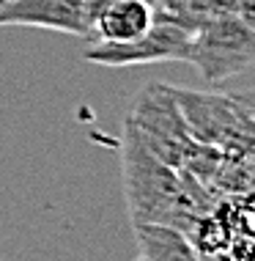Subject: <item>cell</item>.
Wrapping results in <instances>:
<instances>
[{
  "label": "cell",
  "mask_w": 255,
  "mask_h": 261,
  "mask_svg": "<svg viewBox=\"0 0 255 261\" xmlns=\"http://www.w3.org/2000/svg\"><path fill=\"white\" fill-rule=\"evenodd\" d=\"M124 193L126 206L132 212L134 225L154 223V225H170L181 231L195 223V201L189 198V190L176 176V168L162 162L132 121L124 126Z\"/></svg>",
  "instance_id": "obj_1"
},
{
  "label": "cell",
  "mask_w": 255,
  "mask_h": 261,
  "mask_svg": "<svg viewBox=\"0 0 255 261\" xmlns=\"http://www.w3.org/2000/svg\"><path fill=\"white\" fill-rule=\"evenodd\" d=\"M209 83L244 72L252 63V25L242 14H219L192 33L189 58Z\"/></svg>",
  "instance_id": "obj_2"
},
{
  "label": "cell",
  "mask_w": 255,
  "mask_h": 261,
  "mask_svg": "<svg viewBox=\"0 0 255 261\" xmlns=\"http://www.w3.org/2000/svg\"><path fill=\"white\" fill-rule=\"evenodd\" d=\"M129 121L143 138V143L170 168L187 165L197 149V140L189 135L181 108L170 88L148 86L140 94Z\"/></svg>",
  "instance_id": "obj_3"
},
{
  "label": "cell",
  "mask_w": 255,
  "mask_h": 261,
  "mask_svg": "<svg viewBox=\"0 0 255 261\" xmlns=\"http://www.w3.org/2000/svg\"><path fill=\"white\" fill-rule=\"evenodd\" d=\"M192 33L181 25L154 19L143 36L132 41H94L85 47L82 58L99 66H140L159 61H187Z\"/></svg>",
  "instance_id": "obj_4"
},
{
  "label": "cell",
  "mask_w": 255,
  "mask_h": 261,
  "mask_svg": "<svg viewBox=\"0 0 255 261\" xmlns=\"http://www.w3.org/2000/svg\"><path fill=\"white\" fill-rule=\"evenodd\" d=\"M44 28L69 36H91V17L82 0H3L0 28Z\"/></svg>",
  "instance_id": "obj_5"
},
{
  "label": "cell",
  "mask_w": 255,
  "mask_h": 261,
  "mask_svg": "<svg viewBox=\"0 0 255 261\" xmlns=\"http://www.w3.org/2000/svg\"><path fill=\"white\" fill-rule=\"evenodd\" d=\"M154 25V9L146 0H116L91 22L94 41H132Z\"/></svg>",
  "instance_id": "obj_6"
},
{
  "label": "cell",
  "mask_w": 255,
  "mask_h": 261,
  "mask_svg": "<svg viewBox=\"0 0 255 261\" xmlns=\"http://www.w3.org/2000/svg\"><path fill=\"white\" fill-rule=\"evenodd\" d=\"M82 3H85V11H88L91 22H94V17H96V14H99V11H104L110 3H116V0H82Z\"/></svg>",
  "instance_id": "obj_7"
},
{
  "label": "cell",
  "mask_w": 255,
  "mask_h": 261,
  "mask_svg": "<svg viewBox=\"0 0 255 261\" xmlns=\"http://www.w3.org/2000/svg\"><path fill=\"white\" fill-rule=\"evenodd\" d=\"M0 3H3V0H0Z\"/></svg>",
  "instance_id": "obj_8"
}]
</instances>
